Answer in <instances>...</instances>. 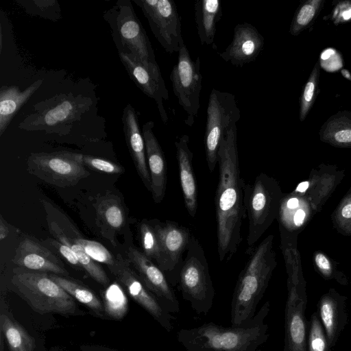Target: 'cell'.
Listing matches in <instances>:
<instances>
[{
	"instance_id": "cell-18",
	"label": "cell",
	"mask_w": 351,
	"mask_h": 351,
	"mask_svg": "<svg viewBox=\"0 0 351 351\" xmlns=\"http://www.w3.org/2000/svg\"><path fill=\"white\" fill-rule=\"evenodd\" d=\"M264 47L263 36L253 25L238 23L234 29L232 42L219 56L237 67L254 61Z\"/></svg>"
},
{
	"instance_id": "cell-8",
	"label": "cell",
	"mask_w": 351,
	"mask_h": 351,
	"mask_svg": "<svg viewBox=\"0 0 351 351\" xmlns=\"http://www.w3.org/2000/svg\"><path fill=\"white\" fill-rule=\"evenodd\" d=\"M82 154L69 151L31 153L27 171L49 184L73 186L90 175L82 162Z\"/></svg>"
},
{
	"instance_id": "cell-38",
	"label": "cell",
	"mask_w": 351,
	"mask_h": 351,
	"mask_svg": "<svg viewBox=\"0 0 351 351\" xmlns=\"http://www.w3.org/2000/svg\"><path fill=\"white\" fill-rule=\"evenodd\" d=\"M339 8L343 11L341 14L337 18V21H347L351 19V5H339Z\"/></svg>"
},
{
	"instance_id": "cell-2",
	"label": "cell",
	"mask_w": 351,
	"mask_h": 351,
	"mask_svg": "<svg viewBox=\"0 0 351 351\" xmlns=\"http://www.w3.org/2000/svg\"><path fill=\"white\" fill-rule=\"evenodd\" d=\"M269 308V302H265L251 319L237 326L208 322L183 328L178 332L177 339L186 351H258L269 337L265 319Z\"/></svg>"
},
{
	"instance_id": "cell-30",
	"label": "cell",
	"mask_w": 351,
	"mask_h": 351,
	"mask_svg": "<svg viewBox=\"0 0 351 351\" xmlns=\"http://www.w3.org/2000/svg\"><path fill=\"white\" fill-rule=\"evenodd\" d=\"M138 235L142 252L164 272L165 262L160 241L151 221H141Z\"/></svg>"
},
{
	"instance_id": "cell-27",
	"label": "cell",
	"mask_w": 351,
	"mask_h": 351,
	"mask_svg": "<svg viewBox=\"0 0 351 351\" xmlns=\"http://www.w3.org/2000/svg\"><path fill=\"white\" fill-rule=\"evenodd\" d=\"M5 311L1 310L0 328L8 345L10 351H34L36 344L34 337Z\"/></svg>"
},
{
	"instance_id": "cell-37",
	"label": "cell",
	"mask_w": 351,
	"mask_h": 351,
	"mask_svg": "<svg viewBox=\"0 0 351 351\" xmlns=\"http://www.w3.org/2000/svg\"><path fill=\"white\" fill-rule=\"evenodd\" d=\"M43 243L50 250L59 254L69 264L75 269L84 270L75 252L67 245L55 239L47 238Z\"/></svg>"
},
{
	"instance_id": "cell-41",
	"label": "cell",
	"mask_w": 351,
	"mask_h": 351,
	"mask_svg": "<svg viewBox=\"0 0 351 351\" xmlns=\"http://www.w3.org/2000/svg\"><path fill=\"white\" fill-rule=\"evenodd\" d=\"M80 348L82 351H117L106 347L92 345H83Z\"/></svg>"
},
{
	"instance_id": "cell-29",
	"label": "cell",
	"mask_w": 351,
	"mask_h": 351,
	"mask_svg": "<svg viewBox=\"0 0 351 351\" xmlns=\"http://www.w3.org/2000/svg\"><path fill=\"white\" fill-rule=\"evenodd\" d=\"M61 216L72 237L93 260L104 263L107 267L114 263V257L102 244L84 238L73 222L62 210Z\"/></svg>"
},
{
	"instance_id": "cell-4",
	"label": "cell",
	"mask_w": 351,
	"mask_h": 351,
	"mask_svg": "<svg viewBox=\"0 0 351 351\" xmlns=\"http://www.w3.org/2000/svg\"><path fill=\"white\" fill-rule=\"evenodd\" d=\"M12 290L40 314L82 315L75 299L53 281L48 273L13 269L11 278Z\"/></svg>"
},
{
	"instance_id": "cell-15",
	"label": "cell",
	"mask_w": 351,
	"mask_h": 351,
	"mask_svg": "<svg viewBox=\"0 0 351 351\" xmlns=\"http://www.w3.org/2000/svg\"><path fill=\"white\" fill-rule=\"evenodd\" d=\"M41 202L46 214L50 234L53 239L69 247L76 254L83 269L97 282L108 285L109 278L104 269L72 237L61 216V210L46 199Z\"/></svg>"
},
{
	"instance_id": "cell-9",
	"label": "cell",
	"mask_w": 351,
	"mask_h": 351,
	"mask_svg": "<svg viewBox=\"0 0 351 351\" xmlns=\"http://www.w3.org/2000/svg\"><path fill=\"white\" fill-rule=\"evenodd\" d=\"M178 53V61L173 66L169 77L178 104L186 112L184 123L187 126L191 127L200 108L202 87L201 60L199 56L195 60H192L184 40L181 43Z\"/></svg>"
},
{
	"instance_id": "cell-1",
	"label": "cell",
	"mask_w": 351,
	"mask_h": 351,
	"mask_svg": "<svg viewBox=\"0 0 351 351\" xmlns=\"http://www.w3.org/2000/svg\"><path fill=\"white\" fill-rule=\"evenodd\" d=\"M219 181L215 204L217 254L219 261H230L241 243L246 217L243 204L245 181L241 176L237 122L226 130L218 152Z\"/></svg>"
},
{
	"instance_id": "cell-36",
	"label": "cell",
	"mask_w": 351,
	"mask_h": 351,
	"mask_svg": "<svg viewBox=\"0 0 351 351\" xmlns=\"http://www.w3.org/2000/svg\"><path fill=\"white\" fill-rule=\"evenodd\" d=\"M82 162L85 167L107 174H121L125 170L121 165L100 157L83 154Z\"/></svg>"
},
{
	"instance_id": "cell-45",
	"label": "cell",
	"mask_w": 351,
	"mask_h": 351,
	"mask_svg": "<svg viewBox=\"0 0 351 351\" xmlns=\"http://www.w3.org/2000/svg\"><path fill=\"white\" fill-rule=\"evenodd\" d=\"M308 186V182H303L299 184L296 190L299 192H304Z\"/></svg>"
},
{
	"instance_id": "cell-20",
	"label": "cell",
	"mask_w": 351,
	"mask_h": 351,
	"mask_svg": "<svg viewBox=\"0 0 351 351\" xmlns=\"http://www.w3.org/2000/svg\"><path fill=\"white\" fill-rule=\"evenodd\" d=\"M152 121L146 122L142 128L145 145L147 166L151 179V193L154 202L160 203L167 187V162L162 147L156 137Z\"/></svg>"
},
{
	"instance_id": "cell-31",
	"label": "cell",
	"mask_w": 351,
	"mask_h": 351,
	"mask_svg": "<svg viewBox=\"0 0 351 351\" xmlns=\"http://www.w3.org/2000/svg\"><path fill=\"white\" fill-rule=\"evenodd\" d=\"M322 129L328 131L334 141L339 143H351V112H339L330 117Z\"/></svg>"
},
{
	"instance_id": "cell-39",
	"label": "cell",
	"mask_w": 351,
	"mask_h": 351,
	"mask_svg": "<svg viewBox=\"0 0 351 351\" xmlns=\"http://www.w3.org/2000/svg\"><path fill=\"white\" fill-rule=\"evenodd\" d=\"M315 262L317 266L323 270H329L330 268L329 261L323 254H317L315 257Z\"/></svg>"
},
{
	"instance_id": "cell-43",
	"label": "cell",
	"mask_w": 351,
	"mask_h": 351,
	"mask_svg": "<svg viewBox=\"0 0 351 351\" xmlns=\"http://www.w3.org/2000/svg\"><path fill=\"white\" fill-rule=\"evenodd\" d=\"M298 199L295 197H292L287 200L286 206L290 209H293L298 207Z\"/></svg>"
},
{
	"instance_id": "cell-28",
	"label": "cell",
	"mask_w": 351,
	"mask_h": 351,
	"mask_svg": "<svg viewBox=\"0 0 351 351\" xmlns=\"http://www.w3.org/2000/svg\"><path fill=\"white\" fill-rule=\"evenodd\" d=\"M49 276L75 300L85 305L99 316H105L104 304L88 287L64 276L50 274Z\"/></svg>"
},
{
	"instance_id": "cell-25",
	"label": "cell",
	"mask_w": 351,
	"mask_h": 351,
	"mask_svg": "<svg viewBox=\"0 0 351 351\" xmlns=\"http://www.w3.org/2000/svg\"><path fill=\"white\" fill-rule=\"evenodd\" d=\"M197 34L202 45H214L217 24L222 17L220 0H199L194 5Z\"/></svg>"
},
{
	"instance_id": "cell-12",
	"label": "cell",
	"mask_w": 351,
	"mask_h": 351,
	"mask_svg": "<svg viewBox=\"0 0 351 351\" xmlns=\"http://www.w3.org/2000/svg\"><path fill=\"white\" fill-rule=\"evenodd\" d=\"M108 267L116 280L125 288L129 295L167 331H171L174 317L145 285L128 260L118 254L114 263Z\"/></svg>"
},
{
	"instance_id": "cell-32",
	"label": "cell",
	"mask_w": 351,
	"mask_h": 351,
	"mask_svg": "<svg viewBox=\"0 0 351 351\" xmlns=\"http://www.w3.org/2000/svg\"><path fill=\"white\" fill-rule=\"evenodd\" d=\"M75 101V99L63 100L61 104L46 112L45 115H41L33 126L37 125L40 126L42 124L52 126L74 118L77 112Z\"/></svg>"
},
{
	"instance_id": "cell-7",
	"label": "cell",
	"mask_w": 351,
	"mask_h": 351,
	"mask_svg": "<svg viewBox=\"0 0 351 351\" xmlns=\"http://www.w3.org/2000/svg\"><path fill=\"white\" fill-rule=\"evenodd\" d=\"M278 189L274 180L261 173L254 182L247 183L243 191V204L248 219V252L261 239L276 213Z\"/></svg>"
},
{
	"instance_id": "cell-3",
	"label": "cell",
	"mask_w": 351,
	"mask_h": 351,
	"mask_svg": "<svg viewBox=\"0 0 351 351\" xmlns=\"http://www.w3.org/2000/svg\"><path fill=\"white\" fill-rule=\"evenodd\" d=\"M271 246L272 237L268 236L253 249L241 271L231 303L232 326H239L256 313L275 266Z\"/></svg>"
},
{
	"instance_id": "cell-21",
	"label": "cell",
	"mask_w": 351,
	"mask_h": 351,
	"mask_svg": "<svg viewBox=\"0 0 351 351\" xmlns=\"http://www.w3.org/2000/svg\"><path fill=\"white\" fill-rule=\"evenodd\" d=\"M122 121L127 146L137 173L146 189L151 191V179L147 162L145 145L137 113L131 104L123 109Z\"/></svg>"
},
{
	"instance_id": "cell-14",
	"label": "cell",
	"mask_w": 351,
	"mask_h": 351,
	"mask_svg": "<svg viewBox=\"0 0 351 351\" xmlns=\"http://www.w3.org/2000/svg\"><path fill=\"white\" fill-rule=\"evenodd\" d=\"M127 259L145 285L161 301L170 313L180 311V304L164 272L142 251L130 246Z\"/></svg>"
},
{
	"instance_id": "cell-13",
	"label": "cell",
	"mask_w": 351,
	"mask_h": 351,
	"mask_svg": "<svg viewBox=\"0 0 351 351\" xmlns=\"http://www.w3.org/2000/svg\"><path fill=\"white\" fill-rule=\"evenodd\" d=\"M150 221L160 241L165 262L164 274L170 285L176 286L184 261L182 255L186 252L192 236L191 230L173 221Z\"/></svg>"
},
{
	"instance_id": "cell-19",
	"label": "cell",
	"mask_w": 351,
	"mask_h": 351,
	"mask_svg": "<svg viewBox=\"0 0 351 351\" xmlns=\"http://www.w3.org/2000/svg\"><path fill=\"white\" fill-rule=\"evenodd\" d=\"M96 224L101 235L111 245L117 246V235L125 227L127 214L120 196L111 191L98 195L94 202Z\"/></svg>"
},
{
	"instance_id": "cell-35",
	"label": "cell",
	"mask_w": 351,
	"mask_h": 351,
	"mask_svg": "<svg viewBox=\"0 0 351 351\" xmlns=\"http://www.w3.org/2000/svg\"><path fill=\"white\" fill-rule=\"evenodd\" d=\"M319 67L317 63L306 82L300 99V121H304L312 106L319 82Z\"/></svg>"
},
{
	"instance_id": "cell-40",
	"label": "cell",
	"mask_w": 351,
	"mask_h": 351,
	"mask_svg": "<svg viewBox=\"0 0 351 351\" xmlns=\"http://www.w3.org/2000/svg\"><path fill=\"white\" fill-rule=\"evenodd\" d=\"M10 230L3 216L0 215V241L4 240L9 234Z\"/></svg>"
},
{
	"instance_id": "cell-16",
	"label": "cell",
	"mask_w": 351,
	"mask_h": 351,
	"mask_svg": "<svg viewBox=\"0 0 351 351\" xmlns=\"http://www.w3.org/2000/svg\"><path fill=\"white\" fill-rule=\"evenodd\" d=\"M12 262L27 270L66 276L69 272L51 250L35 238L25 235L15 250Z\"/></svg>"
},
{
	"instance_id": "cell-23",
	"label": "cell",
	"mask_w": 351,
	"mask_h": 351,
	"mask_svg": "<svg viewBox=\"0 0 351 351\" xmlns=\"http://www.w3.org/2000/svg\"><path fill=\"white\" fill-rule=\"evenodd\" d=\"M302 301L291 293L285 308V337L283 351H307L304 308Z\"/></svg>"
},
{
	"instance_id": "cell-11",
	"label": "cell",
	"mask_w": 351,
	"mask_h": 351,
	"mask_svg": "<svg viewBox=\"0 0 351 351\" xmlns=\"http://www.w3.org/2000/svg\"><path fill=\"white\" fill-rule=\"evenodd\" d=\"M147 19L160 45L169 53L178 52L184 40L180 17L173 0H133Z\"/></svg>"
},
{
	"instance_id": "cell-44",
	"label": "cell",
	"mask_w": 351,
	"mask_h": 351,
	"mask_svg": "<svg viewBox=\"0 0 351 351\" xmlns=\"http://www.w3.org/2000/svg\"><path fill=\"white\" fill-rule=\"evenodd\" d=\"M343 217L346 218H351V204L344 206L341 211Z\"/></svg>"
},
{
	"instance_id": "cell-24",
	"label": "cell",
	"mask_w": 351,
	"mask_h": 351,
	"mask_svg": "<svg viewBox=\"0 0 351 351\" xmlns=\"http://www.w3.org/2000/svg\"><path fill=\"white\" fill-rule=\"evenodd\" d=\"M43 84L38 80L21 90L16 86H2L0 89V136L5 131L19 109Z\"/></svg>"
},
{
	"instance_id": "cell-26",
	"label": "cell",
	"mask_w": 351,
	"mask_h": 351,
	"mask_svg": "<svg viewBox=\"0 0 351 351\" xmlns=\"http://www.w3.org/2000/svg\"><path fill=\"white\" fill-rule=\"evenodd\" d=\"M319 313L330 347L335 342L346 324L343 304H337L330 298H324L319 304Z\"/></svg>"
},
{
	"instance_id": "cell-42",
	"label": "cell",
	"mask_w": 351,
	"mask_h": 351,
	"mask_svg": "<svg viewBox=\"0 0 351 351\" xmlns=\"http://www.w3.org/2000/svg\"><path fill=\"white\" fill-rule=\"evenodd\" d=\"M304 217H305V213L302 210L300 209V210H297L293 217L294 223L297 226H301L303 223Z\"/></svg>"
},
{
	"instance_id": "cell-17",
	"label": "cell",
	"mask_w": 351,
	"mask_h": 351,
	"mask_svg": "<svg viewBox=\"0 0 351 351\" xmlns=\"http://www.w3.org/2000/svg\"><path fill=\"white\" fill-rule=\"evenodd\" d=\"M119 56L131 80L145 95L155 101L160 119L166 124L169 118L163 100L169 99V93L162 75L154 73L130 54L119 52Z\"/></svg>"
},
{
	"instance_id": "cell-33",
	"label": "cell",
	"mask_w": 351,
	"mask_h": 351,
	"mask_svg": "<svg viewBox=\"0 0 351 351\" xmlns=\"http://www.w3.org/2000/svg\"><path fill=\"white\" fill-rule=\"evenodd\" d=\"M322 1H308L296 10L292 20L289 32L298 35L308 26L318 14Z\"/></svg>"
},
{
	"instance_id": "cell-5",
	"label": "cell",
	"mask_w": 351,
	"mask_h": 351,
	"mask_svg": "<svg viewBox=\"0 0 351 351\" xmlns=\"http://www.w3.org/2000/svg\"><path fill=\"white\" fill-rule=\"evenodd\" d=\"M104 18L111 28L119 52L134 56L152 72L162 75L152 43L130 1H118Z\"/></svg>"
},
{
	"instance_id": "cell-6",
	"label": "cell",
	"mask_w": 351,
	"mask_h": 351,
	"mask_svg": "<svg viewBox=\"0 0 351 351\" xmlns=\"http://www.w3.org/2000/svg\"><path fill=\"white\" fill-rule=\"evenodd\" d=\"M184 300L197 314H207L212 308L215 289L208 264L199 241L191 236L178 280Z\"/></svg>"
},
{
	"instance_id": "cell-22",
	"label": "cell",
	"mask_w": 351,
	"mask_h": 351,
	"mask_svg": "<svg viewBox=\"0 0 351 351\" xmlns=\"http://www.w3.org/2000/svg\"><path fill=\"white\" fill-rule=\"evenodd\" d=\"M189 143V136L184 134L177 138L175 146L185 207L189 215L195 217L197 209V190L192 164L193 154Z\"/></svg>"
},
{
	"instance_id": "cell-46",
	"label": "cell",
	"mask_w": 351,
	"mask_h": 351,
	"mask_svg": "<svg viewBox=\"0 0 351 351\" xmlns=\"http://www.w3.org/2000/svg\"><path fill=\"white\" fill-rule=\"evenodd\" d=\"M341 73L343 74V75L345 77H346L348 80H351V75H350V73L348 72V71L343 69V70L341 71Z\"/></svg>"
},
{
	"instance_id": "cell-10",
	"label": "cell",
	"mask_w": 351,
	"mask_h": 351,
	"mask_svg": "<svg viewBox=\"0 0 351 351\" xmlns=\"http://www.w3.org/2000/svg\"><path fill=\"white\" fill-rule=\"evenodd\" d=\"M240 119V110L232 93L213 88L208 98L204 133L206 160L213 172L218 163V152L226 130Z\"/></svg>"
},
{
	"instance_id": "cell-34",
	"label": "cell",
	"mask_w": 351,
	"mask_h": 351,
	"mask_svg": "<svg viewBox=\"0 0 351 351\" xmlns=\"http://www.w3.org/2000/svg\"><path fill=\"white\" fill-rule=\"evenodd\" d=\"M330 347L321 322L315 313L310 323L308 351H330Z\"/></svg>"
}]
</instances>
